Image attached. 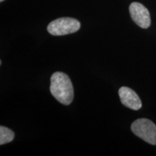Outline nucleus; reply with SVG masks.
<instances>
[{
    "mask_svg": "<svg viewBox=\"0 0 156 156\" xmlns=\"http://www.w3.org/2000/svg\"><path fill=\"white\" fill-rule=\"evenodd\" d=\"M133 133L151 145H156V126L147 119H139L131 126Z\"/></svg>",
    "mask_w": 156,
    "mask_h": 156,
    "instance_id": "7ed1b4c3",
    "label": "nucleus"
},
{
    "mask_svg": "<svg viewBox=\"0 0 156 156\" xmlns=\"http://www.w3.org/2000/svg\"><path fill=\"white\" fill-rule=\"evenodd\" d=\"M3 1H5V0H0V2H3Z\"/></svg>",
    "mask_w": 156,
    "mask_h": 156,
    "instance_id": "0eeeda50",
    "label": "nucleus"
},
{
    "mask_svg": "<svg viewBox=\"0 0 156 156\" xmlns=\"http://www.w3.org/2000/svg\"><path fill=\"white\" fill-rule=\"evenodd\" d=\"M121 102L124 106L132 110H139L142 107V101L133 90L127 87H122L119 90Z\"/></svg>",
    "mask_w": 156,
    "mask_h": 156,
    "instance_id": "39448f33",
    "label": "nucleus"
},
{
    "mask_svg": "<svg viewBox=\"0 0 156 156\" xmlns=\"http://www.w3.org/2000/svg\"><path fill=\"white\" fill-rule=\"evenodd\" d=\"M15 133L5 126H0V145H3L5 144L11 142L14 140Z\"/></svg>",
    "mask_w": 156,
    "mask_h": 156,
    "instance_id": "423d86ee",
    "label": "nucleus"
},
{
    "mask_svg": "<svg viewBox=\"0 0 156 156\" xmlns=\"http://www.w3.org/2000/svg\"><path fill=\"white\" fill-rule=\"evenodd\" d=\"M129 13L132 19L142 28H149L151 23V15L148 9L139 2H132L129 6Z\"/></svg>",
    "mask_w": 156,
    "mask_h": 156,
    "instance_id": "20e7f679",
    "label": "nucleus"
},
{
    "mask_svg": "<svg viewBox=\"0 0 156 156\" xmlns=\"http://www.w3.org/2000/svg\"><path fill=\"white\" fill-rule=\"evenodd\" d=\"M50 91L52 95L62 104L68 106L73 102V85L67 74L56 72L51 75Z\"/></svg>",
    "mask_w": 156,
    "mask_h": 156,
    "instance_id": "f257e3e1",
    "label": "nucleus"
},
{
    "mask_svg": "<svg viewBox=\"0 0 156 156\" xmlns=\"http://www.w3.org/2000/svg\"><path fill=\"white\" fill-rule=\"evenodd\" d=\"M80 28V23L72 17H61L51 21L47 27V30L53 36H64L77 32Z\"/></svg>",
    "mask_w": 156,
    "mask_h": 156,
    "instance_id": "f03ea898",
    "label": "nucleus"
}]
</instances>
